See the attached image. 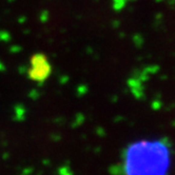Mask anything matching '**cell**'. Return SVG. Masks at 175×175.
Wrapping results in <instances>:
<instances>
[{
  "label": "cell",
  "mask_w": 175,
  "mask_h": 175,
  "mask_svg": "<svg viewBox=\"0 0 175 175\" xmlns=\"http://www.w3.org/2000/svg\"><path fill=\"white\" fill-rule=\"evenodd\" d=\"M169 152L159 142H142L130 149L127 156L128 175H165Z\"/></svg>",
  "instance_id": "cell-1"
}]
</instances>
